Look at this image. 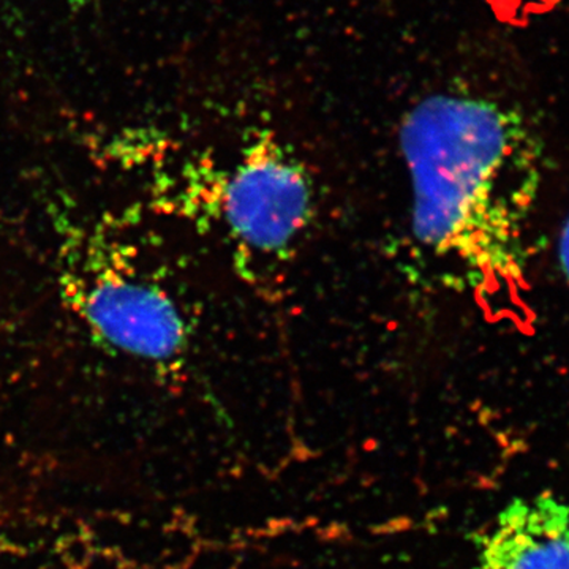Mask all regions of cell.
Returning a JSON list of instances; mask_svg holds the SVG:
<instances>
[{"label":"cell","instance_id":"cell-4","mask_svg":"<svg viewBox=\"0 0 569 569\" xmlns=\"http://www.w3.org/2000/svg\"><path fill=\"white\" fill-rule=\"evenodd\" d=\"M471 569H569V505L550 493L516 498L479 539Z\"/></svg>","mask_w":569,"mask_h":569},{"label":"cell","instance_id":"cell-5","mask_svg":"<svg viewBox=\"0 0 569 569\" xmlns=\"http://www.w3.org/2000/svg\"><path fill=\"white\" fill-rule=\"evenodd\" d=\"M559 260L561 271H563L569 282V219L567 223L563 224V228H561L559 238Z\"/></svg>","mask_w":569,"mask_h":569},{"label":"cell","instance_id":"cell-1","mask_svg":"<svg viewBox=\"0 0 569 569\" xmlns=\"http://www.w3.org/2000/svg\"><path fill=\"white\" fill-rule=\"evenodd\" d=\"M400 149L419 244L485 302L526 280V233L541 183V144L519 111L437 93L408 112Z\"/></svg>","mask_w":569,"mask_h":569},{"label":"cell","instance_id":"cell-3","mask_svg":"<svg viewBox=\"0 0 569 569\" xmlns=\"http://www.w3.org/2000/svg\"><path fill=\"white\" fill-rule=\"evenodd\" d=\"M231 234L261 254L287 252L312 216V186L302 164L263 137L242 153L219 190Z\"/></svg>","mask_w":569,"mask_h":569},{"label":"cell","instance_id":"cell-2","mask_svg":"<svg viewBox=\"0 0 569 569\" xmlns=\"http://www.w3.org/2000/svg\"><path fill=\"white\" fill-rule=\"evenodd\" d=\"M61 291L91 335L116 353L163 366L186 350V320L173 298L110 250L88 244L70 252Z\"/></svg>","mask_w":569,"mask_h":569}]
</instances>
